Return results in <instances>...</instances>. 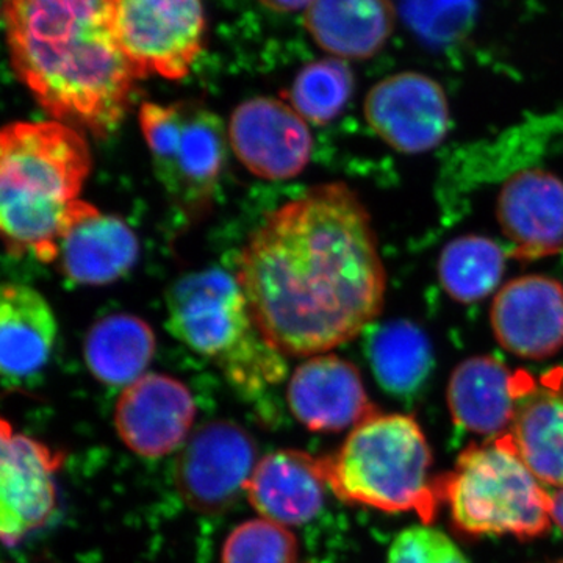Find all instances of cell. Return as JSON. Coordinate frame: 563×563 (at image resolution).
Instances as JSON below:
<instances>
[{
    "instance_id": "8",
    "label": "cell",
    "mask_w": 563,
    "mask_h": 563,
    "mask_svg": "<svg viewBox=\"0 0 563 563\" xmlns=\"http://www.w3.org/2000/svg\"><path fill=\"white\" fill-rule=\"evenodd\" d=\"M121 49L139 79L180 80L206 38L203 0H113Z\"/></svg>"
},
{
    "instance_id": "32",
    "label": "cell",
    "mask_w": 563,
    "mask_h": 563,
    "mask_svg": "<svg viewBox=\"0 0 563 563\" xmlns=\"http://www.w3.org/2000/svg\"><path fill=\"white\" fill-rule=\"evenodd\" d=\"M558 563H563V561H561V562H558Z\"/></svg>"
},
{
    "instance_id": "1",
    "label": "cell",
    "mask_w": 563,
    "mask_h": 563,
    "mask_svg": "<svg viewBox=\"0 0 563 563\" xmlns=\"http://www.w3.org/2000/svg\"><path fill=\"white\" fill-rule=\"evenodd\" d=\"M236 280L263 339L290 357L324 354L361 335L387 291L372 218L342 181L273 211L243 247Z\"/></svg>"
},
{
    "instance_id": "28",
    "label": "cell",
    "mask_w": 563,
    "mask_h": 563,
    "mask_svg": "<svg viewBox=\"0 0 563 563\" xmlns=\"http://www.w3.org/2000/svg\"><path fill=\"white\" fill-rule=\"evenodd\" d=\"M474 0H406L404 16L410 29L429 43L461 38L472 25Z\"/></svg>"
},
{
    "instance_id": "3",
    "label": "cell",
    "mask_w": 563,
    "mask_h": 563,
    "mask_svg": "<svg viewBox=\"0 0 563 563\" xmlns=\"http://www.w3.org/2000/svg\"><path fill=\"white\" fill-rule=\"evenodd\" d=\"M90 146L60 121H18L0 133V229L13 257L54 263L58 240L90 176Z\"/></svg>"
},
{
    "instance_id": "25",
    "label": "cell",
    "mask_w": 563,
    "mask_h": 563,
    "mask_svg": "<svg viewBox=\"0 0 563 563\" xmlns=\"http://www.w3.org/2000/svg\"><path fill=\"white\" fill-rule=\"evenodd\" d=\"M507 255L498 243L483 235L451 240L439 257V280L455 302L476 303L498 290Z\"/></svg>"
},
{
    "instance_id": "31",
    "label": "cell",
    "mask_w": 563,
    "mask_h": 563,
    "mask_svg": "<svg viewBox=\"0 0 563 563\" xmlns=\"http://www.w3.org/2000/svg\"><path fill=\"white\" fill-rule=\"evenodd\" d=\"M551 520H553L563 532V487L558 488V490L551 495Z\"/></svg>"
},
{
    "instance_id": "10",
    "label": "cell",
    "mask_w": 563,
    "mask_h": 563,
    "mask_svg": "<svg viewBox=\"0 0 563 563\" xmlns=\"http://www.w3.org/2000/svg\"><path fill=\"white\" fill-rule=\"evenodd\" d=\"M60 451L14 431L2 421L0 433V536L7 547L49 523L57 509L55 474Z\"/></svg>"
},
{
    "instance_id": "11",
    "label": "cell",
    "mask_w": 563,
    "mask_h": 563,
    "mask_svg": "<svg viewBox=\"0 0 563 563\" xmlns=\"http://www.w3.org/2000/svg\"><path fill=\"white\" fill-rule=\"evenodd\" d=\"M363 113L385 144L406 155L435 150L451 128L450 103L442 85L420 73L393 74L374 85Z\"/></svg>"
},
{
    "instance_id": "17",
    "label": "cell",
    "mask_w": 563,
    "mask_h": 563,
    "mask_svg": "<svg viewBox=\"0 0 563 563\" xmlns=\"http://www.w3.org/2000/svg\"><path fill=\"white\" fill-rule=\"evenodd\" d=\"M496 218L520 261H537L563 251V180L531 168L504 181Z\"/></svg>"
},
{
    "instance_id": "15",
    "label": "cell",
    "mask_w": 563,
    "mask_h": 563,
    "mask_svg": "<svg viewBox=\"0 0 563 563\" xmlns=\"http://www.w3.org/2000/svg\"><path fill=\"white\" fill-rule=\"evenodd\" d=\"M296 420L314 432H339L376 415L361 373L339 355L320 354L299 365L288 384Z\"/></svg>"
},
{
    "instance_id": "27",
    "label": "cell",
    "mask_w": 563,
    "mask_h": 563,
    "mask_svg": "<svg viewBox=\"0 0 563 563\" xmlns=\"http://www.w3.org/2000/svg\"><path fill=\"white\" fill-rule=\"evenodd\" d=\"M222 563H299L298 542L288 528L251 520L233 529L222 548Z\"/></svg>"
},
{
    "instance_id": "29",
    "label": "cell",
    "mask_w": 563,
    "mask_h": 563,
    "mask_svg": "<svg viewBox=\"0 0 563 563\" xmlns=\"http://www.w3.org/2000/svg\"><path fill=\"white\" fill-rule=\"evenodd\" d=\"M388 563H468L457 544L429 526L409 528L396 537Z\"/></svg>"
},
{
    "instance_id": "13",
    "label": "cell",
    "mask_w": 563,
    "mask_h": 563,
    "mask_svg": "<svg viewBox=\"0 0 563 563\" xmlns=\"http://www.w3.org/2000/svg\"><path fill=\"white\" fill-rule=\"evenodd\" d=\"M496 342L510 354L544 361L563 350V284L528 274L504 284L490 309Z\"/></svg>"
},
{
    "instance_id": "14",
    "label": "cell",
    "mask_w": 563,
    "mask_h": 563,
    "mask_svg": "<svg viewBox=\"0 0 563 563\" xmlns=\"http://www.w3.org/2000/svg\"><path fill=\"white\" fill-rule=\"evenodd\" d=\"M196 406L187 385L168 374H144L122 390L114 426L122 442L143 457L172 454L187 439Z\"/></svg>"
},
{
    "instance_id": "23",
    "label": "cell",
    "mask_w": 563,
    "mask_h": 563,
    "mask_svg": "<svg viewBox=\"0 0 563 563\" xmlns=\"http://www.w3.org/2000/svg\"><path fill=\"white\" fill-rule=\"evenodd\" d=\"M155 352L151 325L131 313L96 321L84 344L85 362L99 383L129 387L144 376Z\"/></svg>"
},
{
    "instance_id": "26",
    "label": "cell",
    "mask_w": 563,
    "mask_h": 563,
    "mask_svg": "<svg viewBox=\"0 0 563 563\" xmlns=\"http://www.w3.org/2000/svg\"><path fill=\"white\" fill-rule=\"evenodd\" d=\"M354 76L342 58H324L301 69L285 99L307 122L325 125L350 102Z\"/></svg>"
},
{
    "instance_id": "22",
    "label": "cell",
    "mask_w": 563,
    "mask_h": 563,
    "mask_svg": "<svg viewBox=\"0 0 563 563\" xmlns=\"http://www.w3.org/2000/svg\"><path fill=\"white\" fill-rule=\"evenodd\" d=\"M510 442L540 483L563 487V379L533 380L518 404Z\"/></svg>"
},
{
    "instance_id": "16",
    "label": "cell",
    "mask_w": 563,
    "mask_h": 563,
    "mask_svg": "<svg viewBox=\"0 0 563 563\" xmlns=\"http://www.w3.org/2000/svg\"><path fill=\"white\" fill-rule=\"evenodd\" d=\"M140 243L128 222L90 202L77 201L58 240V265L80 285L111 284L136 263Z\"/></svg>"
},
{
    "instance_id": "21",
    "label": "cell",
    "mask_w": 563,
    "mask_h": 563,
    "mask_svg": "<svg viewBox=\"0 0 563 563\" xmlns=\"http://www.w3.org/2000/svg\"><path fill=\"white\" fill-rule=\"evenodd\" d=\"M306 24L318 46L342 60H365L390 38L395 18L388 0H313Z\"/></svg>"
},
{
    "instance_id": "6",
    "label": "cell",
    "mask_w": 563,
    "mask_h": 563,
    "mask_svg": "<svg viewBox=\"0 0 563 563\" xmlns=\"http://www.w3.org/2000/svg\"><path fill=\"white\" fill-rule=\"evenodd\" d=\"M455 526L472 536L536 539L550 529L551 495L515 450L509 435L470 446L439 484Z\"/></svg>"
},
{
    "instance_id": "20",
    "label": "cell",
    "mask_w": 563,
    "mask_h": 563,
    "mask_svg": "<svg viewBox=\"0 0 563 563\" xmlns=\"http://www.w3.org/2000/svg\"><path fill=\"white\" fill-rule=\"evenodd\" d=\"M57 320L49 302L29 285L5 284L0 295V369L3 387H22L49 362Z\"/></svg>"
},
{
    "instance_id": "24",
    "label": "cell",
    "mask_w": 563,
    "mask_h": 563,
    "mask_svg": "<svg viewBox=\"0 0 563 563\" xmlns=\"http://www.w3.org/2000/svg\"><path fill=\"white\" fill-rule=\"evenodd\" d=\"M368 357L377 383L396 396H412L420 390L433 365L428 335L404 320L388 322L374 333Z\"/></svg>"
},
{
    "instance_id": "19",
    "label": "cell",
    "mask_w": 563,
    "mask_h": 563,
    "mask_svg": "<svg viewBox=\"0 0 563 563\" xmlns=\"http://www.w3.org/2000/svg\"><path fill=\"white\" fill-rule=\"evenodd\" d=\"M325 487L329 485L321 459L303 451L282 450L257 463L246 493L265 520L287 528L317 517L324 504Z\"/></svg>"
},
{
    "instance_id": "7",
    "label": "cell",
    "mask_w": 563,
    "mask_h": 563,
    "mask_svg": "<svg viewBox=\"0 0 563 563\" xmlns=\"http://www.w3.org/2000/svg\"><path fill=\"white\" fill-rule=\"evenodd\" d=\"M140 125L155 174L188 213L209 206L228 161L224 124L202 103H143Z\"/></svg>"
},
{
    "instance_id": "5",
    "label": "cell",
    "mask_w": 563,
    "mask_h": 563,
    "mask_svg": "<svg viewBox=\"0 0 563 563\" xmlns=\"http://www.w3.org/2000/svg\"><path fill=\"white\" fill-rule=\"evenodd\" d=\"M329 488L343 501L384 512H415L431 523L439 485L431 483V448L406 415H373L355 426L339 453L321 459Z\"/></svg>"
},
{
    "instance_id": "18",
    "label": "cell",
    "mask_w": 563,
    "mask_h": 563,
    "mask_svg": "<svg viewBox=\"0 0 563 563\" xmlns=\"http://www.w3.org/2000/svg\"><path fill=\"white\" fill-rule=\"evenodd\" d=\"M533 379L515 374L490 355H474L455 366L448 384V406L455 424L479 435H507L518 404Z\"/></svg>"
},
{
    "instance_id": "9",
    "label": "cell",
    "mask_w": 563,
    "mask_h": 563,
    "mask_svg": "<svg viewBox=\"0 0 563 563\" xmlns=\"http://www.w3.org/2000/svg\"><path fill=\"white\" fill-rule=\"evenodd\" d=\"M255 444L242 426L213 421L185 444L177 462V487L196 512L221 514L246 493L255 470Z\"/></svg>"
},
{
    "instance_id": "4",
    "label": "cell",
    "mask_w": 563,
    "mask_h": 563,
    "mask_svg": "<svg viewBox=\"0 0 563 563\" xmlns=\"http://www.w3.org/2000/svg\"><path fill=\"white\" fill-rule=\"evenodd\" d=\"M166 307L169 332L217 363L240 390L255 395L287 374L284 355L263 339L232 274L211 268L180 277L166 295Z\"/></svg>"
},
{
    "instance_id": "30",
    "label": "cell",
    "mask_w": 563,
    "mask_h": 563,
    "mask_svg": "<svg viewBox=\"0 0 563 563\" xmlns=\"http://www.w3.org/2000/svg\"><path fill=\"white\" fill-rule=\"evenodd\" d=\"M268 9L291 13V11L307 10L313 0H261Z\"/></svg>"
},
{
    "instance_id": "2",
    "label": "cell",
    "mask_w": 563,
    "mask_h": 563,
    "mask_svg": "<svg viewBox=\"0 0 563 563\" xmlns=\"http://www.w3.org/2000/svg\"><path fill=\"white\" fill-rule=\"evenodd\" d=\"M11 66L44 111L109 136L139 79L114 29L113 0H3Z\"/></svg>"
},
{
    "instance_id": "12",
    "label": "cell",
    "mask_w": 563,
    "mask_h": 563,
    "mask_svg": "<svg viewBox=\"0 0 563 563\" xmlns=\"http://www.w3.org/2000/svg\"><path fill=\"white\" fill-rule=\"evenodd\" d=\"M229 144L244 168L265 180H287L309 165V125L290 103L255 98L240 103L229 121Z\"/></svg>"
}]
</instances>
